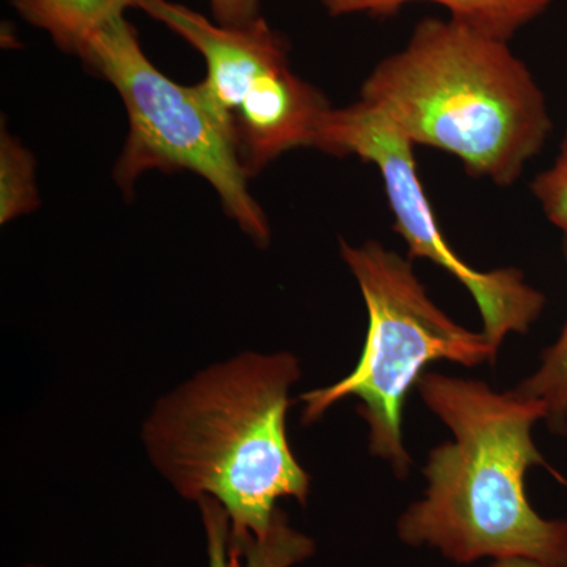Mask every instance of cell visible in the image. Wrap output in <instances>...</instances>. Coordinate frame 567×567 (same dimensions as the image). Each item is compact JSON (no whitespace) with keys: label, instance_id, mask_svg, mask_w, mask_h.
Listing matches in <instances>:
<instances>
[{"label":"cell","instance_id":"6da1fadb","mask_svg":"<svg viewBox=\"0 0 567 567\" xmlns=\"http://www.w3.org/2000/svg\"><path fill=\"white\" fill-rule=\"evenodd\" d=\"M416 390L453 442L429 454L424 496L395 524L401 543L456 565L527 558L567 567V520L539 516L527 495L528 470L550 468L532 436L546 405L440 372H425Z\"/></svg>","mask_w":567,"mask_h":567},{"label":"cell","instance_id":"7a4b0ae2","mask_svg":"<svg viewBox=\"0 0 567 567\" xmlns=\"http://www.w3.org/2000/svg\"><path fill=\"white\" fill-rule=\"evenodd\" d=\"M300 377L290 352H241L208 365L148 413L147 457L183 498L221 503L234 536H264L279 499L306 506L311 494V476L287 435L290 390Z\"/></svg>","mask_w":567,"mask_h":567},{"label":"cell","instance_id":"3957f363","mask_svg":"<svg viewBox=\"0 0 567 567\" xmlns=\"http://www.w3.org/2000/svg\"><path fill=\"white\" fill-rule=\"evenodd\" d=\"M361 102L413 145L456 156L466 173L507 188L551 132L544 92L509 41L447 18H424L401 51L377 63Z\"/></svg>","mask_w":567,"mask_h":567},{"label":"cell","instance_id":"277c9868","mask_svg":"<svg viewBox=\"0 0 567 567\" xmlns=\"http://www.w3.org/2000/svg\"><path fill=\"white\" fill-rule=\"evenodd\" d=\"M339 246L364 298L368 334L349 375L298 398L301 421L316 423L342 399L357 398L358 415L369 427V451L405 480L413 461L404 446L402 415L406 394L425 368L440 360L465 368L495 364L499 350L483 331L466 330L431 300L410 259L375 240L360 246L341 240Z\"/></svg>","mask_w":567,"mask_h":567},{"label":"cell","instance_id":"5b68a950","mask_svg":"<svg viewBox=\"0 0 567 567\" xmlns=\"http://www.w3.org/2000/svg\"><path fill=\"white\" fill-rule=\"evenodd\" d=\"M96 76L114 85L128 115V136L114 167V181L132 196L151 171H189L210 183L224 212L259 246L270 244L267 216L249 193L233 141L196 85H182L153 65L136 28L117 18L81 55Z\"/></svg>","mask_w":567,"mask_h":567},{"label":"cell","instance_id":"8992f818","mask_svg":"<svg viewBox=\"0 0 567 567\" xmlns=\"http://www.w3.org/2000/svg\"><path fill=\"white\" fill-rule=\"evenodd\" d=\"M140 10L203 55L207 74L197 87L249 178L284 153L316 148L330 103L295 73L289 44L264 17L227 28L173 0H141Z\"/></svg>","mask_w":567,"mask_h":567},{"label":"cell","instance_id":"52a82bcc","mask_svg":"<svg viewBox=\"0 0 567 567\" xmlns=\"http://www.w3.org/2000/svg\"><path fill=\"white\" fill-rule=\"evenodd\" d=\"M316 148L374 164L393 212L394 230L404 238L409 259L431 260L468 290L480 309L483 333L496 350L507 336L528 333L543 315L546 298L517 268L476 270L457 256L442 234L417 177L415 145L382 111L361 100L339 110L331 107L320 125Z\"/></svg>","mask_w":567,"mask_h":567},{"label":"cell","instance_id":"ba28073f","mask_svg":"<svg viewBox=\"0 0 567 567\" xmlns=\"http://www.w3.org/2000/svg\"><path fill=\"white\" fill-rule=\"evenodd\" d=\"M207 543L208 567H295L315 557L312 537L289 524L281 507L264 536H234L221 503L212 496L197 499Z\"/></svg>","mask_w":567,"mask_h":567},{"label":"cell","instance_id":"9c48e42d","mask_svg":"<svg viewBox=\"0 0 567 567\" xmlns=\"http://www.w3.org/2000/svg\"><path fill=\"white\" fill-rule=\"evenodd\" d=\"M413 2L436 3L450 11L453 20L495 39L509 41L555 0H322V6L333 18L352 14L388 18Z\"/></svg>","mask_w":567,"mask_h":567},{"label":"cell","instance_id":"30bf717a","mask_svg":"<svg viewBox=\"0 0 567 567\" xmlns=\"http://www.w3.org/2000/svg\"><path fill=\"white\" fill-rule=\"evenodd\" d=\"M33 28L44 31L65 54L81 59L91 41L106 25L140 9L141 0H9Z\"/></svg>","mask_w":567,"mask_h":567},{"label":"cell","instance_id":"8fae6325","mask_svg":"<svg viewBox=\"0 0 567 567\" xmlns=\"http://www.w3.org/2000/svg\"><path fill=\"white\" fill-rule=\"evenodd\" d=\"M35 158L2 126L0 134V223L35 212L40 205Z\"/></svg>","mask_w":567,"mask_h":567},{"label":"cell","instance_id":"7c38bea8","mask_svg":"<svg viewBox=\"0 0 567 567\" xmlns=\"http://www.w3.org/2000/svg\"><path fill=\"white\" fill-rule=\"evenodd\" d=\"M565 257L567 264V238ZM516 391L546 405V423L550 431L567 432V319L557 342L548 347L540 358L539 369Z\"/></svg>","mask_w":567,"mask_h":567},{"label":"cell","instance_id":"4fadbf2b","mask_svg":"<svg viewBox=\"0 0 567 567\" xmlns=\"http://www.w3.org/2000/svg\"><path fill=\"white\" fill-rule=\"evenodd\" d=\"M532 192L548 221L567 238V130L554 164L532 183Z\"/></svg>","mask_w":567,"mask_h":567},{"label":"cell","instance_id":"5bb4252c","mask_svg":"<svg viewBox=\"0 0 567 567\" xmlns=\"http://www.w3.org/2000/svg\"><path fill=\"white\" fill-rule=\"evenodd\" d=\"M213 20L227 28H245L262 18L260 0H210Z\"/></svg>","mask_w":567,"mask_h":567},{"label":"cell","instance_id":"9a60e30c","mask_svg":"<svg viewBox=\"0 0 567 567\" xmlns=\"http://www.w3.org/2000/svg\"><path fill=\"white\" fill-rule=\"evenodd\" d=\"M491 567H555L544 565V563L533 561V559L527 558H507V559H496V561L492 563Z\"/></svg>","mask_w":567,"mask_h":567},{"label":"cell","instance_id":"2e32d148","mask_svg":"<svg viewBox=\"0 0 567 567\" xmlns=\"http://www.w3.org/2000/svg\"><path fill=\"white\" fill-rule=\"evenodd\" d=\"M25 567H43V566H25Z\"/></svg>","mask_w":567,"mask_h":567}]
</instances>
